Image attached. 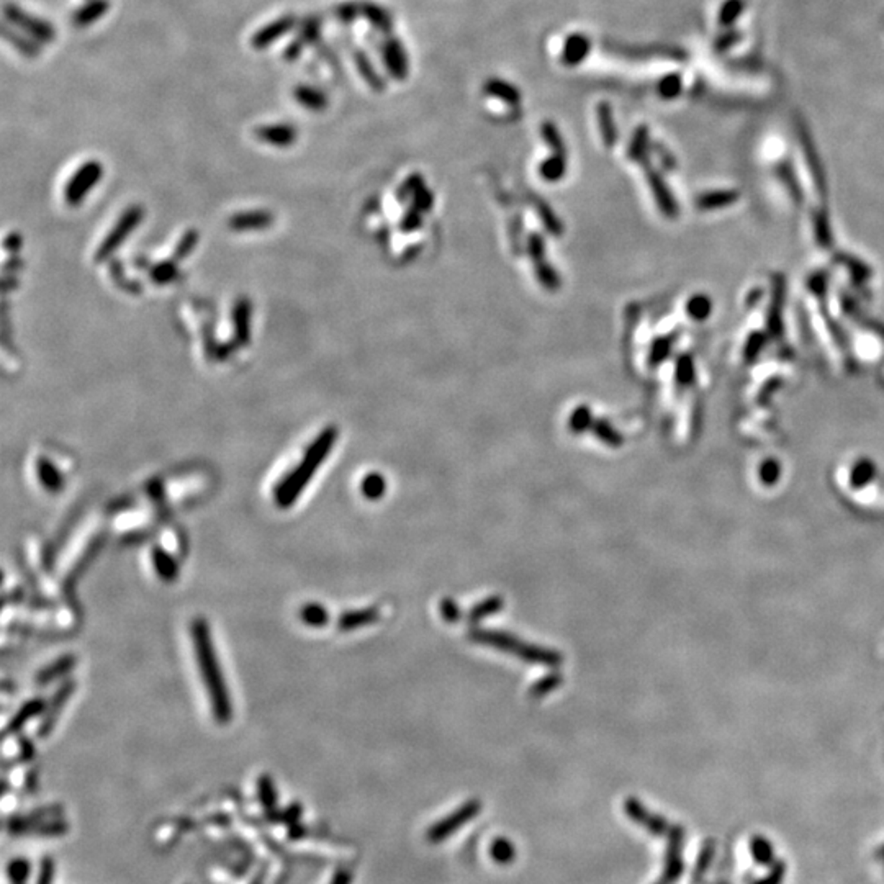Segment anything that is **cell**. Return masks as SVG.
<instances>
[{
    "label": "cell",
    "instance_id": "19",
    "mask_svg": "<svg viewBox=\"0 0 884 884\" xmlns=\"http://www.w3.org/2000/svg\"><path fill=\"white\" fill-rule=\"evenodd\" d=\"M151 557H153V565H154L156 573L159 575L161 580H164V582H174V580L179 577L177 562H175L172 555H170L169 552H165L164 549L154 547Z\"/></svg>",
    "mask_w": 884,
    "mask_h": 884
},
{
    "label": "cell",
    "instance_id": "27",
    "mask_svg": "<svg viewBox=\"0 0 884 884\" xmlns=\"http://www.w3.org/2000/svg\"><path fill=\"white\" fill-rule=\"evenodd\" d=\"M249 313H251V305L246 300H241L237 303V307L235 308V323L237 327V334H240V342L244 344L246 339H248L249 334Z\"/></svg>",
    "mask_w": 884,
    "mask_h": 884
},
{
    "label": "cell",
    "instance_id": "25",
    "mask_svg": "<svg viewBox=\"0 0 884 884\" xmlns=\"http://www.w3.org/2000/svg\"><path fill=\"white\" fill-rule=\"evenodd\" d=\"M300 617H302V621L308 626L321 627L326 624L327 619H330V612H327L321 605H318V603H311V605H307L302 607Z\"/></svg>",
    "mask_w": 884,
    "mask_h": 884
},
{
    "label": "cell",
    "instance_id": "20",
    "mask_svg": "<svg viewBox=\"0 0 884 884\" xmlns=\"http://www.w3.org/2000/svg\"><path fill=\"white\" fill-rule=\"evenodd\" d=\"M75 665V657L74 655H64L58 660H54L53 663L47 665L46 668H43L36 677V683L38 684H50L54 679H58L64 675H68L71 670L74 668Z\"/></svg>",
    "mask_w": 884,
    "mask_h": 884
},
{
    "label": "cell",
    "instance_id": "6",
    "mask_svg": "<svg viewBox=\"0 0 884 884\" xmlns=\"http://www.w3.org/2000/svg\"><path fill=\"white\" fill-rule=\"evenodd\" d=\"M103 175V168L98 161H87L73 174L69 182L66 184L64 198L71 207L79 205L87 197V193L92 190L98 180Z\"/></svg>",
    "mask_w": 884,
    "mask_h": 884
},
{
    "label": "cell",
    "instance_id": "29",
    "mask_svg": "<svg viewBox=\"0 0 884 884\" xmlns=\"http://www.w3.org/2000/svg\"><path fill=\"white\" fill-rule=\"evenodd\" d=\"M258 793H259V800L264 804L265 809H269V811L272 809L275 801H277V793H275L274 790L272 779H270L267 774H264V776L259 778Z\"/></svg>",
    "mask_w": 884,
    "mask_h": 884
},
{
    "label": "cell",
    "instance_id": "18",
    "mask_svg": "<svg viewBox=\"0 0 884 884\" xmlns=\"http://www.w3.org/2000/svg\"><path fill=\"white\" fill-rule=\"evenodd\" d=\"M272 223V215L267 212H251V213H240L230 218V228L237 231L246 230H260V228L269 226Z\"/></svg>",
    "mask_w": 884,
    "mask_h": 884
},
{
    "label": "cell",
    "instance_id": "15",
    "mask_svg": "<svg viewBox=\"0 0 884 884\" xmlns=\"http://www.w3.org/2000/svg\"><path fill=\"white\" fill-rule=\"evenodd\" d=\"M380 619V612L377 607H364V610H354V611H348L344 614L339 616L337 619V627L341 631L349 632V631H355L359 627L364 626H370L374 622H377Z\"/></svg>",
    "mask_w": 884,
    "mask_h": 884
},
{
    "label": "cell",
    "instance_id": "5",
    "mask_svg": "<svg viewBox=\"0 0 884 884\" xmlns=\"http://www.w3.org/2000/svg\"><path fill=\"white\" fill-rule=\"evenodd\" d=\"M142 216H145V212H142L141 207L135 205V207L126 208V212L120 216V220L117 221V225L112 228L105 240L102 241V244L98 246L97 253H95V260H97V263H102V260L110 258V256L118 249V246L123 244V241L126 240L128 235L136 230V226L141 223Z\"/></svg>",
    "mask_w": 884,
    "mask_h": 884
},
{
    "label": "cell",
    "instance_id": "34",
    "mask_svg": "<svg viewBox=\"0 0 884 884\" xmlns=\"http://www.w3.org/2000/svg\"><path fill=\"white\" fill-rule=\"evenodd\" d=\"M197 241H198L197 233L195 231L187 233V235L182 237V241L179 242L177 251H175V259H182L185 258V256H189L190 251L193 249V246L197 244Z\"/></svg>",
    "mask_w": 884,
    "mask_h": 884
},
{
    "label": "cell",
    "instance_id": "26",
    "mask_svg": "<svg viewBox=\"0 0 884 884\" xmlns=\"http://www.w3.org/2000/svg\"><path fill=\"white\" fill-rule=\"evenodd\" d=\"M385 488H387V483H385V478L382 475L378 473H370L362 480V485H360V489H362V495L369 500H378V498L383 496Z\"/></svg>",
    "mask_w": 884,
    "mask_h": 884
},
{
    "label": "cell",
    "instance_id": "8",
    "mask_svg": "<svg viewBox=\"0 0 884 884\" xmlns=\"http://www.w3.org/2000/svg\"><path fill=\"white\" fill-rule=\"evenodd\" d=\"M480 809H482V804H480V801L477 800L465 802V804L460 807V809L455 811L454 814H450L449 817H445V819L437 822V824L427 832V839H429L431 842H439V840L448 837V835L452 834V832L460 829L465 822L473 819V817L480 812Z\"/></svg>",
    "mask_w": 884,
    "mask_h": 884
},
{
    "label": "cell",
    "instance_id": "22",
    "mask_svg": "<svg viewBox=\"0 0 884 884\" xmlns=\"http://www.w3.org/2000/svg\"><path fill=\"white\" fill-rule=\"evenodd\" d=\"M750 853H752L755 863L762 864V867H772L776 862L774 860L773 844L767 837H763V835H753L752 840H750Z\"/></svg>",
    "mask_w": 884,
    "mask_h": 884
},
{
    "label": "cell",
    "instance_id": "39",
    "mask_svg": "<svg viewBox=\"0 0 884 884\" xmlns=\"http://www.w3.org/2000/svg\"><path fill=\"white\" fill-rule=\"evenodd\" d=\"M722 884H727V883H722Z\"/></svg>",
    "mask_w": 884,
    "mask_h": 884
},
{
    "label": "cell",
    "instance_id": "31",
    "mask_svg": "<svg viewBox=\"0 0 884 884\" xmlns=\"http://www.w3.org/2000/svg\"><path fill=\"white\" fill-rule=\"evenodd\" d=\"M786 871H788L786 863L781 862V860H776V862L772 864V869H769V873L767 874V876H765L763 879H760V881H757L755 884H783V879L784 876H786Z\"/></svg>",
    "mask_w": 884,
    "mask_h": 884
},
{
    "label": "cell",
    "instance_id": "1",
    "mask_svg": "<svg viewBox=\"0 0 884 884\" xmlns=\"http://www.w3.org/2000/svg\"><path fill=\"white\" fill-rule=\"evenodd\" d=\"M190 635H192L195 658H197L198 670H200L208 701L212 705L213 716H215L216 722L226 724L233 716L231 698L225 677L221 673L220 662H218L210 626L203 617H197L190 626Z\"/></svg>",
    "mask_w": 884,
    "mask_h": 884
},
{
    "label": "cell",
    "instance_id": "4",
    "mask_svg": "<svg viewBox=\"0 0 884 884\" xmlns=\"http://www.w3.org/2000/svg\"><path fill=\"white\" fill-rule=\"evenodd\" d=\"M3 13H6L7 22L10 23L12 27H15L17 30H22L25 35H28L33 40H36L40 45H46V43L54 41L56 38V30L54 27L51 25L50 22L43 20L40 17L31 15L23 10L22 7H18L17 3L8 2L3 7Z\"/></svg>",
    "mask_w": 884,
    "mask_h": 884
},
{
    "label": "cell",
    "instance_id": "32",
    "mask_svg": "<svg viewBox=\"0 0 884 884\" xmlns=\"http://www.w3.org/2000/svg\"><path fill=\"white\" fill-rule=\"evenodd\" d=\"M175 274H177V269H175L174 263H165L158 265L151 274V279L158 283H168L170 280H174Z\"/></svg>",
    "mask_w": 884,
    "mask_h": 884
},
{
    "label": "cell",
    "instance_id": "2",
    "mask_svg": "<svg viewBox=\"0 0 884 884\" xmlns=\"http://www.w3.org/2000/svg\"><path fill=\"white\" fill-rule=\"evenodd\" d=\"M336 439H337L336 427H326V429H323L321 434L311 442L310 448L307 449L305 455H303L302 462L298 464L297 467L287 475V477H283L282 480H280L277 488H275L274 501L277 503L279 508H290L295 501L298 500V496L302 495L303 489H305L307 485L310 483L313 475L316 473V470L321 467L323 462H325L326 455L331 452Z\"/></svg>",
    "mask_w": 884,
    "mask_h": 884
},
{
    "label": "cell",
    "instance_id": "23",
    "mask_svg": "<svg viewBox=\"0 0 884 884\" xmlns=\"http://www.w3.org/2000/svg\"><path fill=\"white\" fill-rule=\"evenodd\" d=\"M36 473L41 485L47 489V492H59V489L63 488V477H61L58 469H56L50 460H46L43 457L38 460Z\"/></svg>",
    "mask_w": 884,
    "mask_h": 884
},
{
    "label": "cell",
    "instance_id": "16",
    "mask_svg": "<svg viewBox=\"0 0 884 884\" xmlns=\"http://www.w3.org/2000/svg\"><path fill=\"white\" fill-rule=\"evenodd\" d=\"M293 98L298 105L311 112H321L327 105L326 95L320 89L307 84H300L293 89Z\"/></svg>",
    "mask_w": 884,
    "mask_h": 884
},
{
    "label": "cell",
    "instance_id": "30",
    "mask_svg": "<svg viewBox=\"0 0 884 884\" xmlns=\"http://www.w3.org/2000/svg\"><path fill=\"white\" fill-rule=\"evenodd\" d=\"M439 611H441L442 619H444L445 622H450V624H452V622H457L460 617H462V610H460L457 603H455L454 600H450V598H444V600H441Z\"/></svg>",
    "mask_w": 884,
    "mask_h": 884
},
{
    "label": "cell",
    "instance_id": "14",
    "mask_svg": "<svg viewBox=\"0 0 884 884\" xmlns=\"http://www.w3.org/2000/svg\"><path fill=\"white\" fill-rule=\"evenodd\" d=\"M2 35L6 40L10 43V45L15 47V50L20 53L22 56H25L28 59L36 58L41 51V45L36 40H33L25 33H20L15 30V27H12L10 23H7L6 27L2 28Z\"/></svg>",
    "mask_w": 884,
    "mask_h": 884
},
{
    "label": "cell",
    "instance_id": "24",
    "mask_svg": "<svg viewBox=\"0 0 884 884\" xmlns=\"http://www.w3.org/2000/svg\"><path fill=\"white\" fill-rule=\"evenodd\" d=\"M562 683H563L562 675L557 672H552V673L545 675V677H543L540 679H537V682L529 688V695L531 698H534V700H540V698L547 696L549 693L557 690Z\"/></svg>",
    "mask_w": 884,
    "mask_h": 884
},
{
    "label": "cell",
    "instance_id": "17",
    "mask_svg": "<svg viewBox=\"0 0 884 884\" xmlns=\"http://www.w3.org/2000/svg\"><path fill=\"white\" fill-rule=\"evenodd\" d=\"M45 707H46V702L41 700H30L28 702H25V705H23L20 709L10 717V721H8V725L6 729V734H13V732L20 730L23 725L28 724V722L33 719V717L43 714V712H45Z\"/></svg>",
    "mask_w": 884,
    "mask_h": 884
},
{
    "label": "cell",
    "instance_id": "10",
    "mask_svg": "<svg viewBox=\"0 0 884 884\" xmlns=\"http://www.w3.org/2000/svg\"><path fill=\"white\" fill-rule=\"evenodd\" d=\"M297 25V18L293 15H283L275 18V20L269 22L267 25H264L263 28H259L258 31L254 33L253 38H251V46L254 50H267L269 46H272L274 43H277L280 38H283L287 33H290Z\"/></svg>",
    "mask_w": 884,
    "mask_h": 884
},
{
    "label": "cell",
    "instance_id": "9",
    "mask_svg": "<svg viewBox=\"0 0 884 884\" xmlns=\"http://www.w3.org/2000/svg\"><path fill=\"white\" fill-rule=\"evenodd\" d=\"M74 688H75V683L73 682V679H66V682L61 683V686L56 690L53 698H51L50 702H47L45 707L40 727H38V735L46 737L51 734V730L54 729L56 721H58L61 712H63L64 706L68 705L71 696H73Z\"/></svg>",
    "mask_w": 884,
    "mask_h": 884
},
{
    "label": "cell",
    "instance_id": "37",
    "mask_svg": "<svg viewBox=\"0 0 884 884\" xmlns=\"http://www.w3.org/2000/svg\"><path fill=\"white\" fill-rule=\"evenodd\" d=\"M10 874H12L13 878L23 879V876H25V874H28V863H25V862H15V863H12V867H10ZM13 878H12V879H13Z\"/></svg>",
    "mask_w": 884,
    "mask_h": 884
},
{
    "label": "cell",
    "instance_id": "38",
    "mask_svg": "<svg viewBox=\"0 0 884 884\" xmlns=\"http://www.w3.org/2000/svg\"><path fill=\"white\" fill-rule=\"evenodd\" d=\"M876 858H879V860H884V845H883L881 848H878V852H876Z\"/></svg>",
    "mask_w": 884,
    "mask_h": 884
},
{
    "label": "cell",
    "instance_id": "21",
    "mask_svg": "<svg viewBox=\"0 0 884 884\" xmlns=\"http://www.w3.org/2000/svg\"><path fill=\"white\" fill-rule=\"evenodd\" d=\"M503 607H505V600L501 596H489L487 600L480 601L478 605H475L469 611L467 621L470 624H478V622L487 619V617L503 611Z\"/></svg>",
    "mask_w": 884,
    "mask_h": 884
},
{
    "label": "cell",
    "instance_id": "12",
    "mask_svg": "<svg viewBox=\"0 0 884 884\" xmlns=\"http://www.w3.org/2000/svg\"><path fill=\"white\" fill-rule=\"evenodd\" d=\"M254 135L259 141L275 147H290L298 140L297 128L290 123H269V125L258 126Z\"/></svg>",
    "mask_w": 884,
    "mask_h": 884
},
{
    "label": "cell",
    "instance_id": "13",
    "mask_svg": "<svg viewBox=\"0 0 884 884\" xmlns=\"http://www.w3.org/2000/svg\"><path fill=\"white\" fill-rule=\"evenodd\" d=\"M110 10V0H87L73 13V23L78 28H87Z\"/></svg>",
    "mask_w": 884,
    "mask_h": 884
},
{
    "label": "cell",
    "instance_id": "36",
    "mask_svg": "<svg viewBox=\"0 0 884 884\" xmlns=\"http://www.w3.org/2000/svg\"><path fill=\"white\" fill-rule=\"evenodd\" d=\"M778 475H779V469H778L776 464L769 462V464L765 465L763 473H762V478H763L765 483H774V482H776Z\"/></svg>",
    "mask_w": 884,
    "mask_h": 884
},
{
    "label": "cell",
    "instance_id": "3",
    "mask_svg": "<svg viewBox=\"0 0 884 884\" xmlns=\"http://www.w3.org/2000/svg\"><path fill=\"white\" fill-rule=\"evenodd\" d=\"M469 639L475 644L487 645V647L501 650V652L511 654L520 660H524L527 663H539L545 667H559L563 662V655L559 650L543 647V645H534L526 642V640L517 639L516 635L508 634L503 631H492L475 627L469 632Z\"/></svg>",
    "mask_w": 884,
    "mask_h": 884
},
{
    "label": "cell",
    "instance_id": "11",
    "mask_svg": "<svg viewBox=\"0 0 884 884\" xmlns=\"http://www.w3.org/2000/svg\"><path fill=\"white\" fill-rule=\"evenodd\" d=\"M624 809H626V814L629 816L632 820H635L637 824L645 827V829L654 835H668V832L672 830V827H673V825H670L662 816L650 814V812L647 811V807H645L644 804H640L635 797H629V800L624 802Z\"/></svg>",
    "mask_w": 884,
    "mask_h": 884
},
{
    "label": "cell",
    "instance_id": "35",
    "mask_svg": "<svg viewBox=\"0 0 884 884\" xmlns=\"http://www.w3.org/2000/svg\"><path fill=\"white\" fill-rule=\"evenodd\" d=\"M871 472H873V469L869 467L868 464H863L862 467H858L857 470H855V473H853V485H855V487H862L863 483H867L868 478L873 475Z\"/></svg>",
    "mask_w": 884,
    "mask_h": 884
},
{
    "label": "cell",
    "instance_id": "28",
    "mask_svg": "<svg viewBox=\"0 0 884 884\" xmlns=\"http://www.w3.org/2000/svg\"><path fill=\"white\" fill-rule=\"evenodd\" d=\"M714 852H716V842H714V840L709 839L705 844V847H702L700 857H698L695 871H693V879L700 881V879L702 878V874H705L707 869H709L712 858H714Z\"/></svg>",
    "mask_w": 884,
    "mask_h": 884
},
{
    "label": "cell",
    "instance_id": "33",
    "mask_svg": "<svg viewBox=\"0 0 884 884\" xmlns=\"http://www.w3.org/2000/svg\"><path fill=\"white\" fill-rule=\"evenodd\" d=\"M492 855L495 857V860H498V862L505 863V862H510V860H513V857H515V848H513V845L510 842H506V840H498V842L493 844Z\"/></svg>",
    "mask_w": 884,
    "mask_h": 884
},
{
    "label": "cell",
    "instance_id": "7",
    "mask_svg": "<svg viewBox=\"0 0 884 884\" xmlns=\"http://www.w3.org/2000/svg\"><path fill=\"white\" fill-rule=\"evenodd\" d=\"M683 839H684L683 827L673 825L672 830L668 832L667 863H665V869L657 884H675L678 881V878L683 874L684 871V863L682 858Z\"/></svg>",
    "mask_w": 884,
    "mask_h": 884
}]
</instances>
